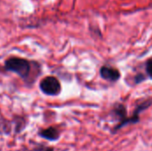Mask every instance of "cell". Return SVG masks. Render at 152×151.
<instances>
[{"instance_id": "cell-4", "label": "cell", "mask_w": 152, "mask_h": 151, "mask_svg": "<svg viewBox=\"0 0 152 151\" xmlns=\"http://www.w3.org/2000/svg\"><path fill=\"white\" fill-rule=\"evenodd\" d=\"M100 77L110 83H117L121 78V72L118 69L110 65H103L99 70Z\"/></svg>"}, {"instance_id": "cell-2", "label": "cell", "mask_w": 152, "mask_h": 151, "mask_svg": "<svg viewBox=\"0 0 152 151\" xmlns=\"http://www.w3.org/2000/svg\"><path fill=\"white\" fill-rule=\"evenodd\" d=\"M110 120L116 123V125L110 129L111 134H116L122 128L126 127V123L128 118V112L126 105L120 101H116L112 106L109 113Z\"/></svg>"}, {"instance_id": "cell-8", "label": "cell", "mask_w": 152, "mask_h": 151, "mask_svg": "<svg viewBox=\"0 0 152 151\" xmlns=\"http://www.w3.org/2000/svg\"><path fill=\"white\" fill-rule=\"evenodd\" d=\"M42 151H53V148H45Z\"/></svg>"}, {"instance_id": "cell-3", "label": "cell", "mask_w": 152, "mask_h": 151, "mask_svg": "<svg viewBox=\"0 0 152 151\" xmlns=\"http://www.w3.org/2000/svg\"><path fill=\"white\" fill-rule=\"evenodd\" d=\"M40 90L45 95L57 96L61 92V85L58 78L55 77H45L39 84Z\"/></svg>"}, {"instance_id": "cell-5", "label": "cell", "mask_w": 152, "mask_h": 151, "mask_svg": "<svg viewBox=\"0 0 152 151\" xmlns=\"http://www.w3.org/2000/svg\"><path fill=\"white\" fill-rule=\"evenodd\" d=\"M38 135L49 142H56L60 139V131L55 127H48L38 132Z\"/></svg>"}, {"instance_id": "cell-6", "label": "cell", "mask_w": 152, "mask_h": 151, "mask_svg": "<svg viewBox=\"0 0 152 151\" xmlns=\"http://www.w3.org/2000/svg\"><path fill=\"white\" fill-rule=\"evenodd\" d=\"M148 79L145 72H137L134 77H133V83L134 85H138L142 84L144 81H146Z\"/></svg>"}, {"instance_id": "cell-9", "label": "cell", "mask_w": 152, "mask_h": 151, "mask_svg": "<svg viewBox=\"0 0 152 151\" xmlns=\"http://www.w3.org/2000/svg\"><path fill=\"white\" fill-rule=\"evenodd\" d=\"M1 125H2V123H1V121H0V128H1Z\"/></svg>"}, {"instance_id": "cell-7", "label": "cell", "mask_w": 152, "mask_h": 151, "mask_svg": "<svg viewBox=\"0 0 152 151\" xmlns=\"http://www.w3.org/2000/svg\"><path fill=\"white\" fill-rule=\"evenodd\" d=\"M144 69H145V74H146L147 77L152 81V57L146 60L145 65H144Z\"/></svg>"}, {"instance_id": "cell-1", "label": "cell", "mask_w": 152, "mask_h": 151, "mask_svg": "<svg viewBox=\"0 0 152 151\" xmlns=\"http://www.w3.org/2000/svg\"><path fill=\"white\" fill-rule=\"evenodd\" d=\"M36 62L29 61L23 58L19 57H10L4 61V68L8 71L14 72L23 80H28L32 69L35 67Z\"/></svg>"}]
</instances>
